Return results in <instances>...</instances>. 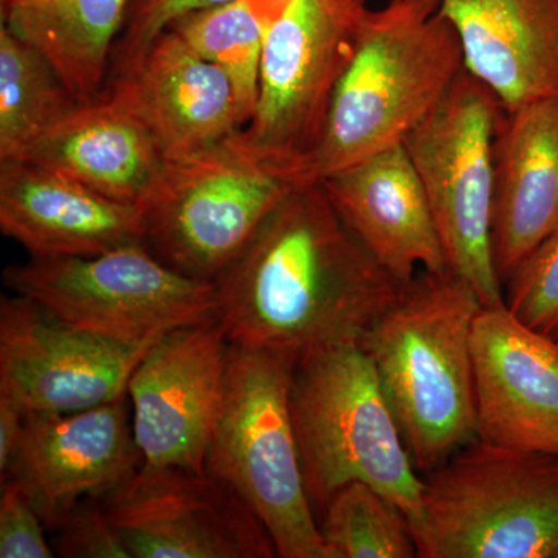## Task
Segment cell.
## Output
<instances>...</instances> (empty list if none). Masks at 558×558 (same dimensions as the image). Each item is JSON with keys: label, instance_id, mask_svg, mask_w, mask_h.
<instances>
[{"label": "cell", "instance_id": "cell-1", "mask_svg": "<svg viewBox=\"0 0 558 558\" xmlns=\"http://www.w3.org/2000/svg\"><path fill=\"white\" fill-rule=\"evenodd\" d=\"M213 284L230 344L295 368L362 344L403 286L349 230L322 183L293 186Z\"/></svg>", "mask_w": 558, "mask_h": 558}, {"label": "cell", "instance_id": "cell-2", "mask_svg": "<svg viewBox=\"0 0 558 558\" xmlns=\"http://www.w3.org/2000/svg\"><path fill=\"white\" fill-rule=\"evenodd\" d=\"M464 70L457 33L439 0H389L369 10L318 145L284 178L319 183L403 145Z\"/></svg>", "mask_w": 558, "mask_h": 558}, {"label": "cell", "instance_id": "cell-3", "mask_svg": "<svg viewBox=\"0 0 558 558\" xmlns=\"http://www.w3.org/2000/svg\"><path fill=\"white\" fill-rule=\"evenodd\" d=\"M481 307L453 271L421 270L360 344L418 472L440 468L476 439L472 329Z\"/></svg>", "mask_w": 558, "mask_h": 558}, {"label": "cell", "instance_id": "cell-4", "mask_svg": "<svg viewBox=\"0 0 558 558\" xmlns=\"http://www.w3.org/2000/svg\"><path fill=\"white\" fill-rule=\"evenodd\" d=\"M290 414L315 515L349 483H365L407 519L422 508L424 480L411 459L373 360L360 344L301 362L290 384Z\"/></svg>", "mask_w": 558, "mask_h": 558}, {"label": "cell", "instance_id": "cell-5", "mask_svg": "<svg viewBox=\"0 0 558 558\" xmlns=\"http://www.w3.org/2000/svg\"><path fill=\"white\" fill-rule=\"evenodd\" d=\"M421 558H557L558 454L475 439L424 480Z\"/></svg>", "mask_w": 558, "mask_h": 558}, {"label": "cell", "instance_id": "cell-6", "mask_svg": "<svg viewBox=\"0 0 558 558\" xmlns=\"http://www.w3.org/2000/svg\"><path fill=\"white\" fill-rule=\"evenodd\" d=\"M293 371L288 360L230 344L204 470L247 502L278 557L326 558L290 414Z\"/></svg>", "mask_w": 558, "mask_h": 558}, {"label": "cell", "instance_id": "cell-7", "mask_svg": "<svg viewBox=\"0 0 558 558\" xmlns=\"http://www.w3.org/2000/svg\"><path fill=\"white\" fill-rule=\"evenodd\" d=\"M505 109L462 70L403 142L435 216L450 271L484 307L505 306L494 259L495 138Z\"/></svg>", "mask_w": 558, "mask_h": 558}, {"label": "cell", "instance_id": "cell-8", "mask_svg": "<svg viewBox=\"0 0 558 558\" xmlns=\"http://www.w3.org/2000/svg\"><path fill=\"white\" fill-rule=\"evenodd\" d=\"M3 282L73 328L126 347L218 319L215 284L171 269L143 242L90 258H31L7 267Z\"/></svg>", "mask_w": 558, "mask_h": 558}, {"label": "cell", "instance_id": "cell-9", "mask_svg": "<svg viewBox=\"0 0 558 558\" xmlns=\"http://www.w3.org/2000/svg\"><path fill=\"white\" fill-rule=\"evenodd\" d=\"M369 0H289L271 22L255 113L233 142L284 174L314 150L355 53Z\"/></svg>", "mask_w": 558, "mask_h": 558}, {"label": "cell", "instance_id": "cell-10", "mask_svg": "<svg viewBox=\"0 0 558 558\" xmlns=\"http://www.w3.org/2000/svg\"><path fill=\"white\" fill-rule=\"evenodd\" d=\"M295 185L230 138L165 165L140 207L143 245L179 274L215 282Z\"/></svg>", "mask_w": 558, "mask_h": 558}, {"label": "cell", "instance_id": "cell-11", "mask_svg": "<svg viewBox=\"0 0 558 558\" xmlns=\"http://www.w3.org/2000/svg\"><path fill=\"white\" fill-rule=\"evenodd\" d=\"M100 499L131 558H274L269 532L226 483L140 465Z\"/></svg>", "mask_w": 558, "mask_h": 558}, {"label": "cell", "instance_id": "cell-12", "mask_svg": "<svg viewBox=\"0 0 558 558\" xmlns=\"http://www.w3.org/2000/svg\"><path fill=\"white\" fill-rule=\"evenodd\" d=\"M154 344V343H153ZM153 344L126 347L84 332L25 296L0 300V395L25 414L70 413L128 396Z\"/></svg>", "mask_w": 558, "mask_h": 558}, {"label": "cell", "instance_id": "cell-13", "mask_svg": "<svg viewBox=\"0 0 558 558\" xmlns=\"http://www.w3.org/2000/svg\"><path fill=\"white\" fill-rule=\"evenodd\" d=\"M229 351L219 319H213L171 330L140 360L128 387L140 465L204 472Z\"/></svg>", "mask_w": 558, "mask_h": 558}, {"label": "cell", "instance_id": "cell-14", "mask_svg": "<svg viewBox=\"0 0 558 558\" xmlns=\"http://www.w3.org/2000/svg\"><path fill=\"white\" fill-rule=\"evenodd\" d=\"M142 464L128 396L70 413L25 416L2 480L20 484L47 529H58L84 498H100Z\"/></svg>", "mask_w": 558, "mask_h": 558}, {"label": "cell", "instance_id": "cell-15", "mask_svg": "<svg viewBox=\"0 0 558 558\" xmlns=\"http://www.w3.org/2000/svg\"><path fill=\"white\" fill-rule=\"evenodd\" d=\"M476 439L558 454V343L508 306L481 307L472 329Z\"/></svg>", "mask_w": 558, "mask_h": 558}, {"label": "cell", "instance_id": "cell-16", "mask_svg": "<svg viewBox=\"0 0 558 558\" xmlns=\"http://www.w3.org/2000/svg\"><path fill=\"white\" fill-rule=\"evenodd\" d=\"M106 87L126 97L167 163L204 156L242 130L230 76L172 28Z\"/></svg>", "mask_w": 558, "mask_h": 558}, {"label": "cell", "instance_id": "cell-17", "mask_svg": "<svg viewBox=\"0 0 558 558\" xmlns=\"http://www.w3.org/2000/svg\"><path fill=\"white\" fill-rule=\"evenodd\" d=\"M0 230L33 259L90 258L142 242V208L31 161L3 160Z\"/></svg>", "mask_w": 558, "mask_h": 558}, {"label": "cell", "instance_id": "cell-18", "mask_svg": "<svg viewBox=\"0 0 558 558\" xmlns=\"http://www.w3.org/2000/svg\"><path fill=\"white\" fill-rule=\"evenodd\" d=\"M319 183L349 230L399 282L407 284L421 270H450L405 146L381 150Z\"/></svg>", "mask_w": 558, "mask_h": 558}, {"label": "cell", "instance_id": "cell-19", "mask_svg": "<svg viewBox=\"0 0 558 558\" xmlns=\"http://www.w3.org/2000/svg\"><path fill=\"white\" fill-rule=\"evenodd\" d=\"M558 234V97L508 110L495 138L494 259L502 286Z\"/></svg>", "mask_w": 558, "mask_h": 558}, {"label": "cell", "instance_id": "cell-20", "mask_svg": "<svg viewBox=\"0 0 558 558\" xmlns=\"http://www.w3.org/2000/svg\"><path fill=\"white\" fill-rule=\"evenodd\" d=\"M75 180L110 199L142 207L167 161L116 87L78 102L16 159Z\"/></svg>", "mask_w": 558, "mask_h": 558}, {"label": "cell", "instance_id": "cell-21", "mask_svg": "<svg viewBox=\"0 0 558 558\" xmlns=\"http://www.w3.org/2000/svg\"><path fill=\"white\" fill-rule=\"evenodd\" d=\"M464 70L513 110L558 97V0H439Z\"/></svg>", "mask_w": 558, "mask_h": 558}, {"label": "cell", "instance_id": "cell-22", "mask_svg": "<svg viewBox=\"0 0 558 558\" xmlns=\"http://www.w3.org/2000/svg\"><path fill=\"white\" fill-rule=\"evenodd\" d=\"M131 0H0V20L51 62L80 102L108 86Z\"/></svg>", "mask_w": 558, "mask_h": 558}, {"label": "cell", "instance_id": "cell-23", "mask_svg": "<svg viewBox=\"0 0 558 558\" xmlns=\"http://www.w3.org/2000/svg\"><path fill=\"white\" fill-rule=\"evenodd\" d=\"M289 0H230L183 14L170 27L233 83L242 130L255 113L260 60L271 22Z\"/></svg>", "mask_w": 558, "mask_h": 558}, {"label": "cell", "instance_id": "cell-24", "mask_svg": "<svg viewBox=\"0 0 558 558\" xmlns=\"http://www.w3.org/2000/svg\"><path fill=\"white\" fill-rule=\"evenodd\" d=\"M78 102L36 47L0 25V161L16 159Z\"/></svg>", "mask_w": 558, "mask_h": 558}, {"label": "cell", "instance_id": "cell-25", "mask_svg": "<svg viewBox=\"0 0 558 558\" xmlns=\"http://www.w3.org/2000/svg\"><path fill=\"white\" fill-rule=\"evenodd\" d=\"M318 524L326 558L417 557L402 509L359 481L332 495Z\"/></svg>", "mask_w": 558, "mask_h": 558}, {"label": "cell", "instance_id": "cell-26", "mask_svg": "<svg viewBox=\"0 0 558 558\" xmlns=\"http://www.w3.org/2000/svg\"><path fill=\"white\" fill-rule=\"evenodd\" d=\"M506 306L529 328L558 341V234L506 284Z\"/></svg>", "mask_w": 558, "mask_h": 558}, {"label": "cell", "instance_id": "cell-27", "mask_svg": "<svg viewBox=\"0 0 558 558\" xmlns=\"http://www.w3.org/2000/svg\"><path fill=\"white\" fill-rule=\"evenodd\" d=\"M226 2L230 0H131L123 31L110 57L108 84L130 72L154 39L180 16Z\"/></svg>", "mask_w": 558, "mask_h": 558}, {"label": "cell", "instance_id": "cell-28", "mask_svg": "<svg viewBox=\"0 0 558 558\" xmlns=\"http://www.w3.org/2000/svg\"><path fill=\"white\" fill-rule=\"evenodd\" d=\"M53 549L65 558H131L101 502H80L57 529Z\"/></svg>", "mask_w": 558, "mask_h": 558}, {"label": "cell", "instance_id": "cell-29", "mask_svg": "<svg viewBox=\"0 0 558 558\" xmlns=\"http://www.w3.org/2000/svg\"><path fill=\"white\" fill-rule=\"evenodd\" d=\"M43 519L20 484L2 480L0 495V558H53V546L44 535Z\"/></svg>", "mask_w": 558, "mask_h": 558}, {"label": "cell", "instance_id": "cell-30", "mask_svg": "<svg viewBox=\"0 0 558 558\" xmlns=\"http://www.w3.org/2000/svg\"><path fill=\"white\" fill-rule=\"evenodd\" d=\"M25 416L27 414L16 402L0 395V476L5 475L14 451L20 446Z\"/></svg>", "mask_w": 558, "mask_h": 558}, {"label": "cell", "instance_id": "cell-31", "mask_svg": "<svg viewBox=\"0 0 558 558\" xmlns=\"http://www.w3.org/2000/svg\"><path fill=\"white\" fill-rule=\"evenodd\" d=\"M557 558H558V554H557Z\"/></svg>", "mask_w": 558, "mask_h": 558}, {"label": "cell", "instance_id": "cell-32", "mask_svg": "<svg viewBox=\"0 0 558 558\" xmlns=\"http://www.w3.org/2000/svg\"><path fill=\"white\" fill-rule=\"evenodd\" d=\"M557 343H558V341H557Z\"/></svg>", "mask_w": 558, "mask_h": 558}]
</instances>
